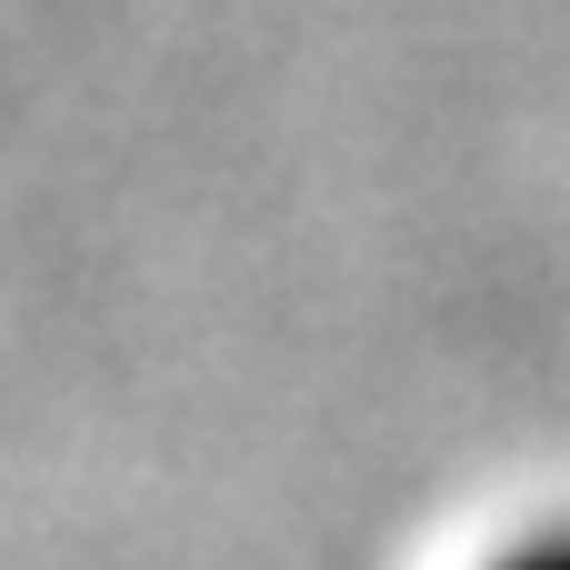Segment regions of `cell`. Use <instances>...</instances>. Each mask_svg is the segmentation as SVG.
I'll return each mask as SVG.
<instances>
[{
  "label": "cell",
  "mask_w": 570,
  "mask_h": 570,
  "mask_svg": "<svg viewBox=\"0 0 570 570\" xmlns=\"http://www.w3.org/2000/svg\"><path fill=\"white\" fill-rule=\"evenodd\" d=\"M491 570H570V531H541V541H521L511 561H491Z\"/></svg>",
  "instance_id": "cell-1"
}]
</instances>
